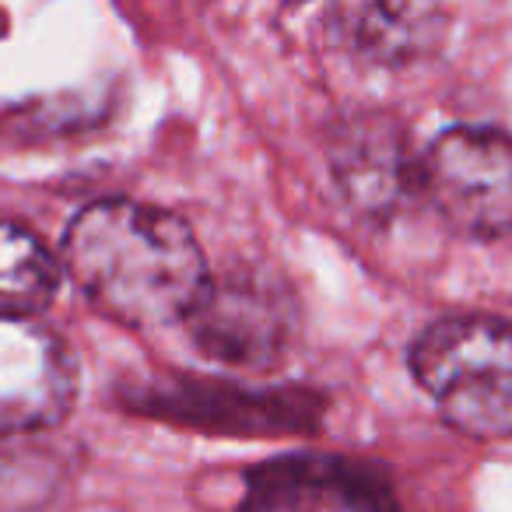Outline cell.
Segmentation results:
<instances>
[{"mask_svg": "<svg viewBox=\"0 0 512 512\" xmlns=\"http://www.w3.org/2000/svg\"><path fill=\"white\" fill-rule=\"evenodd\" d=\"M78 400V362L60 334L22 313H0V439L57 428Z\"/></svg>", "mask_w": 512, "mask_h": 512, "instance_id": "obj_5", "label": "cell"}, {"mask_svg": "<svg viewBox=\"0 0 512 512\" xmlns=\"http://www.w3.org/2000/svg\"><path fill=\"white\" fill-rule=\"evenodd\" d=\"M327 158L337 190L369 218H390L421 190V158H414L404 127L390 116L358 113L337 120Z\"/></svg>", "mask_w": 512, "mask_h": 512, "instance_id": "obj_6", "label": "cell"}, {"mask_svg": "<svg viewBox=\"0 0 512 512\" xmlns=\"http://www.w3.org/2000/svg\"><path fill=\"white\" fill-rule=\"evenodd\" d=\"M60 264L95 313L134 330L183 323L211 281L193 228L137 200H99L74 214Z\"/></svg>", "mask_w": 512, "mask_h": 512, "instance_id": "obj_1", "label": "cell"}, {"mask_svg": "<svg viewBox=\"0 0 512 512\" xmlns=\"http://www.w3.org/2000/svg\"><path fill=\"white\" fill-rule=\"evenodd\" d=\"M64 264L53 249L18 221L0 218V309L36 316L57 299Z\"/></svg>", "mask_w": 512, "mask_h": 512, "instance_id": "obj_9", "label": "cell"}, {"mask_svg": "<svg viewBox=\"0 0 512 512\" xmlns=\"http://www.w3.org/2000/svg\"><path fill=\"white\" fill-rule=\"evenodd\" d=\"M390 477L348 456H281L246 474V509H390Z\"/></svg>", "mask_w": 512, "mask_h": 512, "instance_id": "obj_7", "label": "cell"}, {"mask_svg": "<svg viewBox=\"0 0 512 512\" xmlns=\"http://www.w3.org/2000/svg\"><path fill=\"white\" fill-rule=\"evenodd\" d=\"M421 193L463 239L512 235V134L449 127L421 155Z\"/></svg>", "mask_w": 512, "mask_h": 512, "instance_id": "obj_3", "label": "cell"}, {"mask_svg": "<svg viewBox=\"0 0 512 512\" xmlns=\"http://www.w3.org/2000/svg\"><path fill=\"white\" fill-rule=\"evenodd\" d=\"M414 383L467 439H512V323L442 316L407 348Z\"/></svg>", "mask_w": 512, "mask_h": 512, "instance_id": "obj_2", "label": "cell"}, {"mask_svg": "<svg viewBox=\"0 0 512 512\" xmlns=\"http://www.w3.org/2000/svg\"><path fill=\"white\" fill-rule=\"evenodd\" d=\"M327 29L341 50L372 67H411L439 53L446 0H330Z\"/></svg>", "mask_w": 512, "mask_h": 512, "instance_id": "obj_8", "label": "cell"}, {"mask_svg": "<svg viewBox=\"0 0 512 512\" xmlns=\"http://www.w3.org/2000/svg\"><path fill=\"white\" fill-rule=\"evenodd\" d=\"M193 344L211 362L232 369H274L299 330V306L285 281L264 271L211 278L186 316Z\"/></svg>", "mask_w": 512, "mask_h": 512, "instance_id": "obj_4", "label": "cell"}]
</instances>
